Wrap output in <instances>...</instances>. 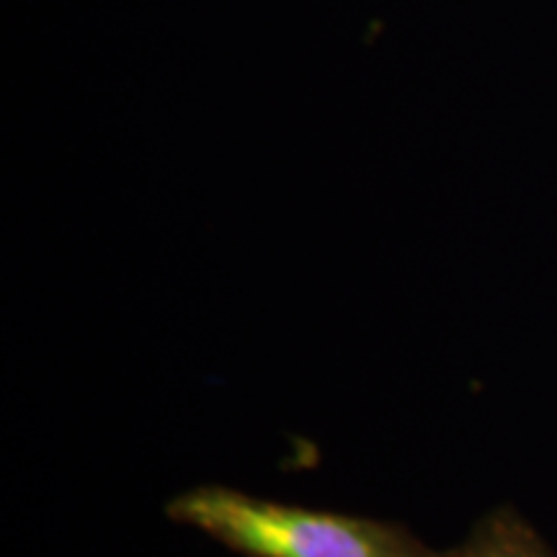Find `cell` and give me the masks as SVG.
<instances>
[{"label":"cell","instance_id":"obj_1","mask_svg":"<svg viewBox=\"0 0 557 557\" xmlns=\"http://www.w3.org/2000/svg\"><path fill=\"white\" fill-rule=\"evenodd\" d=\"M165 513L240 557H451L395 521L278 504L225 485L178 493Z\"/></svg>","mask_w":557,"mask_h":557},{"label":"cell","instance_id":"obj_2","mask_svg":"<svg viewBox=\"0 0 557 557\" xmlns=\"http://www.w3.org/2000/svg\"><path fill=\"white\" fill-rule=\"evenodd\" d=\"M451 557H555V553L513 508H498L472 527Z\"/></svg>","mask_w":557,"mask_h":557}]
</instances>
